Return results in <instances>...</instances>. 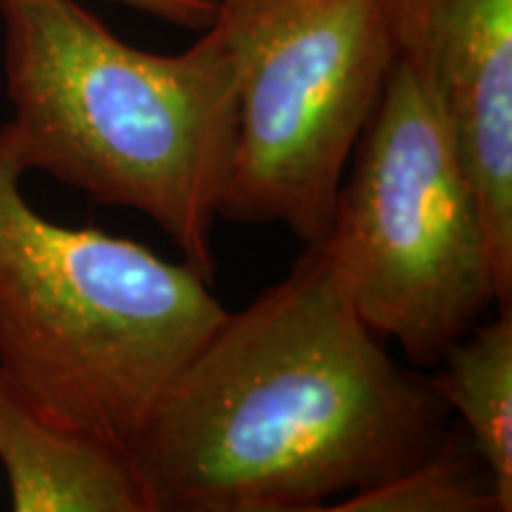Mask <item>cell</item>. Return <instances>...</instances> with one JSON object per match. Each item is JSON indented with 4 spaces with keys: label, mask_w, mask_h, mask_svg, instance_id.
<instances>
[{
    "label": "cell",
    "mask_w": 512,
    "mask_h": 512,
    "mask_svg": "<svg viewBox=\"0 0 512 512\" xmlns=\"http://www.w3.org/2000/svg\"><path fill=\"white\" fill-rule=\"evenodd\" d=\"M432 377L363 323L325 242L226 313L131 446L150 512H304L387 482L444 439Z\"/></svg>",
    "instance_id": "obj_1"
},
{
    "label": "cell",
    "mask_w": 512,
    "mask_h": 512,
    "mask_svg": "<svg viewBox=\"0 0 512 512\" xmlns=\"http://www.w3.org/2000/svg\"><path fill=\"white\" fill-rule=\"evenodd\" d=\"M3 124L24 171L126 207L211 283L235 133L240 64L219 22L185 53L121 41L76 0H0Z\"/></svg>",
    "instance_id": "obj_2"
},
{
    "label": "cell",
    "mask_w": 512,
    "mask_h": 512,
    "mask_svg": "<svg viewBox=\"0 0 512 512\" xmlns=\"http://www.w3.org/2000/svg\"><path fill=\"white\" fill-rule=\"evenodd\" d=\"M24 174L0 126V370L38 411L131 453L228 311L185 261L38 214Z\"/></svg>",
    "instance_id": "obj_3"
},
{
    "label": "cell",
    "mask_w": 512,
    "mask_h": 512,
    "mask_svg": "<svg viewBox=\"0 0 512 512\" xmlns=\"http://www.w3.org/2000/svg\"><path fill=\"white\" fill-rule=\"evenodd\" d=\"M363 323L437 366L491 304L489 238L432 88L396 55L323 238Z\"/></svg>",
    "instance_id": "obj_4"
},
{
    "label": "cell",
    "mask_w": 512,
    "mask_h": 512,
    "mask_svg": "<svg viewBox=\"0 0 512 512\" xmlns=\"http://www.w3.org/2000/svg\"><path fill=\"white\" fill-rule=\"evenodd\" d=\"M214 19L240 64L219 219L320 242L396 60L389 0H216Z\"/></svg>",
    "instance_id": "obj_5"
},
{
    "label": "cell",
    "mask_w": 512,
    "mask_h": 512,
    "mask_svg": "<svg viewBox=\"0 0 512 512\" xmlns=\"http://www.w3.org/2000/svg\"><path fill=\"white\" fill-rule=\"evenodd\" d=\"M396 55L432 88L456 140L494 259L512 294V0H389Z\"/></svg>",
    "instance_id": "obj_6"
},
{
    "label": "cell",
    "mask_w": 512,
    "mask_h": 512,
    "mask_svg": "<svg viewBox=\"0 0 512 512\" xmlns=\"http://www.w3.org/2000/svg\"><path fill=\"white\" fill-rule=\"evenodd\" d=\"M0 465L17 512H150L131 453L38 411L3 370Z\"/></svg>",
    "instance_id": "obj_7"
},
{
    "label": "cell",
    "mask_w": 512,
    "mask_h": 512,
    "mask_svg": "<svg viewBox=\"0 0 512 512\" xmlns=\"http://www.w3.org/2000/svg\"><path fill=\"white\" fill-rule=\"evenodd\" d=\"M434 389L465 422L467 439L489 465L503 512L512 510V311L501 306L439 358Z\"/></svg>",
    "instance_id": "obj_8"
},
{
    "label": "cell",
    "mask_w": 512,
    "mask_h": 512,
    "mask_svg": "<svg viewBox=\"0 0 512 512\" xmlns=\"http://www.w3.org/2000/svg\"><path fill=\"white\" fill-rule=\"evenodd\" d=\"M335 512H503L489 465L463 432L444 439L387 482L328 505Z\"/></svg>",
    "instance_id": "obj_9"
},
{
    "label": "cell",
    "mask_w": 512,
    "mask_h": 512,
    "mask_svg": "<svg viewBox=\"0 0 512 512\" xmlns=\"http://www.w3.org/2000/svg\"><path fill=\"white\" fill-rule=\"evenodd\" d=\"M117 3L190 31L209 29L216 17V0H117Z\"/></svg>",
    "instance_id": "obj_10"
}]
</instances>
